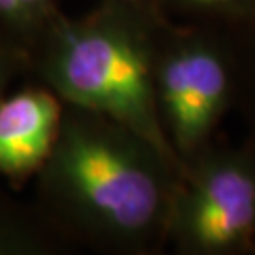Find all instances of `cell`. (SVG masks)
<instances>
[{"label":"cell","instance_id":"6da1fadb","mask_svg":"<svg viewBox=\"0 0 255 255\" xmlns=\"http://www.w3.org/2000/svg\"><path fill=\"white\" fill-rule=\"evenodd\" d=\"M174 168L118 121L64 104L53 151L36 174V208L64 240L140 250L168 229Z\"/></svg>","mask_w":255,"mask_h":255},{"label":"cell","instance_id":"7a4b0ae2","mask_svg":"<svg viewBox=\"0 0 255 255\" xmlns=\"http://www.w3.org/2000/svg\"><path fill=\"white\" fill-rule=\"evenodd\" d=\"M144 21V8L116 0H102L80 19L59 15L30 55L28 70L64 104L118 121L178 166L159 114L157 59Z\"/></svg>","mask_w":255,"mask_h":255},{"label":"cell","instance_id":"3957f363","mask_svg":"<svg viewBox=\"0 0 255 255\" xmlns=\"http://www.w3.org/2000/svg\"><path fill=\"white\" fill-rule=\"evenodd\" d=\"M182 248L229 254L255 238V164L233 155L206 159L176 191L168 221Z\"/></svg>","mask_w":255,"mask_h":255},{"label":"cell","instance_id":"277c9868","mask_svg":"<svg viewBox=\"0 0 255 255\" xmlns=\"http://www.w3.org/2000/svg\"><path fill=\"white\" fill-rule=\"evenodd\" d=\"M155 89L161 121L178 157H195L225 110L231 78L221 55L185 42L157 59Z\"/></svg>","mask_w":255,"mask_h":255},{"label":"cell","instance_id":"5b68a950","mask_svg":"<svg viewBox=\"0 0 255 255\" xmlns=\"http://www.w3.org/2000/svg\"><path fill=\"white\" fill-rule=\"evenodd\" d=\"M64 102L46 83L25 85L0 99V178L23 185L53 151Z\"/></svg>","mask_w":255,"mask_h":255},{"label":"cell","instance_id":"8992f818","mask_svg":"<svg viewBox=\"0 0 255 255\" xmlns=\"http://www.w3.org/2000/svg\"><path fill=\"white\" fill-rule=\"evenodd\" d=\"M64 242L36 204L27 206L0 187V255L57 254Z\"/></svg>","mask_w":255,"mask_h":255},{"label":"cell","instance_id":"52a82bcc","mask_svg":"<svg viewBox=\"0 0 255 255\" xmlns=\"http://www.w3.org/2000/svg\"><path fill=\"white\" fill-rule=\"evenodd\" d=\"M59 15L55 0H0V32L28 63L38 42Z\"/></svg>","mask_w":255,"mask_h":255},{"label":"cell","instance_id":"ba28073f","mask_svg":"<svg viewBox=\"0 0 255 255\" xmlns=\"http://www.w3.org/2000/svg\"><path fill=\"white\" fill-rule=\"evenodd\" d=\"M23 70H28L25 55L0 32V99L9 91L13 80Z\"/></svg>","mask_w":255,"mask_h":255},{"label":"cell","instance_id":"9c48e42d","mask_svg":"<svg viewBox=\"0 0 255 255\" xmlns=\"http://www.w3.org/2000/svg\"><path fill=\"white\" fill-rule=\"evenodd\" d=\"M193 6H202V8H225L231 4H237L240 0H183Z\"/></svg>","mask_w":255,"mask_h":255},{"label":"cell","instance_id":"30bf717a","mask_svg":"<svg viewBox=\"0 0 255 255\" xmlns=\"http://www.w3.org/2000/svg\"><path fill=\"white\" fill-rule=\"evenodd\" d=\"M116 2H127V4H132L138 8H146V0H116Z\"/></svg>","mask_w":255,"mask_h":255}]
</instances>
